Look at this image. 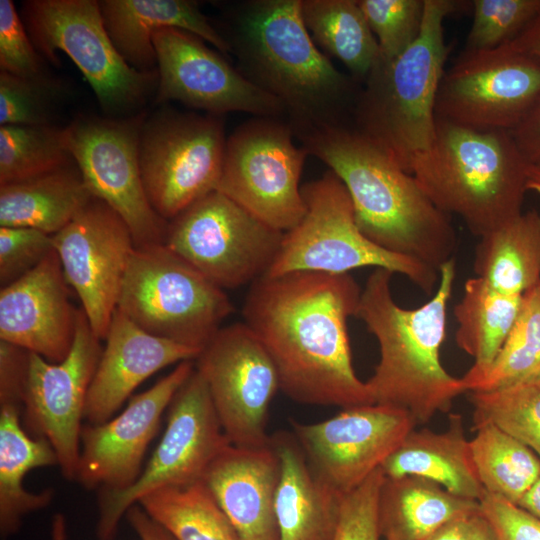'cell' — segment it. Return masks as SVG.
<instances>
[{"label": "cell", "instance_id": "cell-1", "mask_svg": "<svg viewBox=\"0 0 540 540\" xmlns=\"http://www.w3.org/2000/svg\"><path fill=\"white\" fill-rule=\"evenodd\" d=\"M361 292L349 273L298 271L251 284L244 322L272 358L280 391L293 401L342 409L374 404L354 370L347 329Z\"/></svg>", "mask_w": 540, "mask_h": 540}, {"label": "cell", "instance_id": "cell-2", "mask_svg": "<svg viewBox=\"0 0 540 540\" xmlns=\"http://www.w3.org/2000/svg\"><path fill=\"white\" fill-rule=\"evenodd\" d=\"M215 24L251 83L285 107L294 136L305 130L351 125L361 90L311 38L301 0L218 2Z\"/></svg>", "mask_w": 540, "mask_h": 540}, {"label": "cell", "instance_id": "cell-3", "mask_svg": "<svg viewBox=\"0 0 540 540\" xmlns=\"http://www.w3.org/2000/svg\"><path fill=\"white\" fill-rule=\"evenodd\" d=\"M295 136L343 182L356 224L371 242L437 271L453 259L458 239L450 215L353 125L314 128Z\"/></svg>", "mask_w": 540, "mask_h": 540}, {"label": "cell", "instance_id": "cell-4", "mask_svg": "<svg viewBox=\"0 0 540 540\" xmlns=\"http://www.w3.org/2000/svg\"><path fill=\"white\" fill-rule=\"evenodd\" d=\"M438 273L431 299L408 309L393 298L394 273L375 269L362 288L355 315L379 346V361L366 381L374 403L402 408L417 424L448 412L454 399L467 392L462 378L445 370L440 355L456 279L455 259L443 264Z\"/></svg>", "mask_w": 540, "mask_h": 540}, {"label": "cell", "instance_id": "cell-5", "mask_svg": "<svg viewBox=\"0 0 540 540\" xmlns=\"http://www.w3.org/2000/svg\"><path fill=\"white\" fill-rule=\"evenodd\" d=\"M529 167L510 131L437 119L433 142L410 174L440 210L480 237L522 213Z\"/></svg>", "mask_w": 540, "mask_h": 540}, {"label": "cell", "instance_id": "cell-6", "mask_svg": "<svg viewBox=\"0 0 540 540\" xmlns=\"http://www.w3.org/2000/svg\"><path fill=\"white\" fill-rule=\"evenodd\" d=\"M461 5L425 0L419 37L396 58L378 60L357 98L353 126L408 173L435 137L436 99L449 54L444 20Z\"/></svg>", "mask_w": 540, "mask_h": 540}, {"label": "cell", "instance_id": "cell-7", "mask_svg": "<svg viewBox=\"0 0 540 540\" xmlns=\"http://www.w3.org/2000/svg\"><path fill=\"white\" fill-rule=\"evenodd\" d=\"M301 192L306 212L295 227L284 232L267 276L298 271L347 274L373 267L403 275L424 293H433L438 271L366 238L356 224L350 195L334 172L328 170L304 184Z\"/></svg>", "mask_w": 540, "mask_h": 540}, {"label": "cell", "instance_id": "cell-8", "mask_svg": "<svg viewBox=\"0 0 540 540\" xmlns=\"http://www.w3.org/2000/svg\"><path fill=\"white\" fill-rule=\"evenodd\" d=\"M117 309L147 333L200 351L234 311L223 289L164 244L134 247Z\"/></svg>", "mask_w": 540, "mask_h": 540}, {"label": "cell", "instance_id": "cell-9", "mask_svg": "<svg viewBox=\"0 0 540 540\" xmlns=\"http://www.w3.org/2000/svg\"><path fill=\"white\" fill-rule=\"evenodd\" d=\"M22 21L38 53L59 64L65 53L82 72L101 108L125 114L140 107L157 88V69L140 71L119 54L95 0H28Z\"/></svg>", "mask_w": 540, "mask_h": 540}, {"label": "cell", "instance_id": "cell-10", "mask_svg": "<svg viewBox=\"0 0 540 540\" xmlns=\"http://www.w3.org/2000/svg\"><path fill=\"white\" fill-rule=\"evenodd\" d=\"M226 140L219 115L163 109L144 120L139 166L149 202L160 217L170 221L216 190Z\"/></svg>", "mask_w": 540, "mask_h": 540}, {"label": "cell", "instance_id": "cell-11", "mask_svg": "<svg viewBox=\"0 0 540 540\" xmlns=\"http://www.w3.org/2000/svg\"><path fill=\"white\" fill-rule=\"evenodd\" d=\"M283 234L215 190L168 221L163 244L224 290L266 275Z\"/></svg>", "mask_w": 540, "mask_h": 540}, {"label": "cell", "instance_id": "cell-12", "mask_svg": "<svg viewBox=\"0 0 540 540\" xmlns=\"http://www.w3.org/2000/svg\"><path fill=\"white\" fill-rule=\"evenodd\" d=\"M165 431L136 482L121 491H98V540H114L127 511L160 488L202 480L229 445L208 387L195 370L174 395Z\"/></svg>", "mask_w": 540, "mask_h": 540}, {"label": "cell", "instance_id": "cell-13", "mask_svg": "<svg viewBox=\"0 0 540 540\" xmlns=\"http://www.w3.org/2000/svg\"><path fill=\"white\" fill-rule=\"evenodd\" d=\"M284 119L254 117L226 140L216 191L270 227L286 232L306 212L299 184L307 150L293 142Z\"/></svg>", "mask_w": 540, "mask_h": 540}, {"label": "cell", "instance_id": "cell-14", "mask_svg": "<svg viewBox=\"0 0 540 540\" xmlns=\"http://www.w3.org/2000/svg\"><path fill=\"white\" fill-rule=\"evenodd\" d=\"M146 119L80 115L63 128L67 149L91 194L125 221L135 246L163 244L168 221L151 206L141 177L139 135Z\"/></svg>", "mask_w": 540, "mask_h": 540}, {"label": "cell", "instance_id": "cell-15", "mask_svg": "<svg viewBox=\"0 0 540 540\" xmlns=\"http://www.w3.org/2000/svg\"><path fill=\"white\" fill-rule=\"evenodd\" d=\"M231 445L263 447L271 402L280 391L276 366L245 322L221 327L194 359Z\"/></svg>", "mask_w": 540, "mask_h": 540}, {"label": "cell", "instance_id": "cell-16", "mask_svg": "<svg viewBox=\"0 0 540 540\" xmlns=\"http://www.w3.org/2000/svg\"><path fill=\"white\" fill-rule=\"evenodd\" d=\"M540 98V61L506 44L465 52L445 71L436 118L479 130L512 131Z\"/></svg>", "mask_w": 540, "mask_h": 540}, {"label": "cell", "instance_id": "cell-17", "mask_svg": "<svg viewBox=\"0 0 540 540\" xmlns=\"http://www.w3.org/2000/svg\"><path fill=\"white\" fill-rule=\"evenodd\" d=\"M100 339L82 309L67 357L51 363L30 352L22 403V423L33 437L50 442L66 480H74L80 456L88 390L102 354Z\"/></svg>", "mask_w": 540, "mask_h": 540}, {"label": "cell", "instance_id": "cell-18", "mask_svg": "<svg viewBox=\"0 0 540 540\" xmlns=\"http://www.w3.org/2000/svg\"><path fill=\"white\" fill-rule=\"evenodd\" d=\"M416 425L408 411L377 403L345 408L315 423H291L313 471L342 496L381 468Z\"/></svg>", "mask_w": 540, "mask_h": 540}, {"label": "cell", "instance_id": "cell-19", "mask_svg": "<svg viewBox=\"0 0 540 540\" xmlns=\"http://www.w3.org/2000/svg\"><path fill=\"white\" fill-rule=\"evenodd\" d=\"M152 42L158 74L156 103L177 101L219 116L245 112L287 119L281 102L251 83L200 37L162 28L153 34Z\"/></svg>", "mask_w": 540, "mask_h": 540}, {"label": "cell", "instance_id": "cell-20", "mask_svg": "<svg viewBox=\"0 0 540 540\" xmlns=\"http://www.w3.org/2000/svg\"><path fill=\"white\" fill-rule=\"evenodd\" d=\"M52 238L65 279L81 300L92 331L105 339L135 247L129 227L93 196Z\"/></svg>", "mask_w": 540, "mask_h": 540}, {"label": "cell", "instance_id": "cell-21", "mask_svg": "<svg viewBox=\"0 0 540 540\" xmlns=\"http://www.w3.org/2000/svg\"><path fill=\"white\" fill-rule=\"evenodd\" d=\"M193 370L194 360L180 362L148 390L133 396L119 415L101 424L83 425L74 480L97 491H121L133 485L164 411Z\"/></svg>", "mask_w": 540, "mask_h": 540}, {"label": "cell", "instance_id": "cell-22", "mask_svg": "<svg viewBox=\"0 0 540 540\" xmlns=\"http://www.w3.org/2000/svg\"><path fill=\"white\" fill-rule=\"evenodd\" d=\"M78 309L55 250L38 266L0 290V340L59 363L69 354Z\"/></svg>", "mask_w": 540, "mask_h": 540}, {"label": "cell", "instance_id": "cell-23", "mask_svg": "<svg viewBox=\"0 0 540 540\" xmlns=\"http://www.w3.org/2000/svg\"><path fill=\"white\" fill-rule=\"evenodd\" d=\"M105 340L84 409V420L92 425L111 419L132 392L154 373L194 360L200 353L147 333L117 308Z\"/></svg>", "mask_w": 540, "mask_h": 540}, {"label": "cell", "instance_id": "cell-24", "mask_svg": "<svg viewBox=\"0 0 540 540\" xmlns=\"http://www.w3.org/2000/svg\"><path fill=\"white\" fill-rule=\"evenodd\" d=\"M280 464L269 443L227 445L202 477L241 540H280L275 496Z\"/></svg>", "mask_w": 540, "mask_h": 540}, {"label": "cell", "instance_id": "cell-25", "mask_svg": "<svg viewBox=\"0 0 540 540\" xmlns=\"http://www.w3.org/2000/svg\"><path fill=\"white\" fill-rule=\"evenodd\" d=\"M106 31L123 59L140 71L156 70L153 34L162 28L190 32L223 55L230 47L216 25L192 0H101Z\"/></svg>", "mask_w": 540, "mask_h": 540}, {"label": "cell", "instance_id": "cell-26", "mask_svg": "<svg viewBox=\"0 0 540 540\" xmlns=\"http://www.w3.org/2000/svg\"><path fill=\"white\" fill-rule=\"evenodd\" d=\"M270 444L280 464L275 496L280 540H332L343 496L316 475L293 432H275Z\"/></svg>", "mask_w": 540, "mask_h": 540}, {"label": "cell", "instance_id": "cell-27", "mask_svg": "<svg viewBox=\"0 0 540 540\" xmlns=\"http://www.w3.org/2000/svg\"><path fill=\"white\" fill-rule=\"evenodd\" d=\"M448 422L443 432L412 430L381 470L387 478L422 477L455 496L479 502L485 490L473 463L463 417L450 414Z\"/></svg>", "mask_w": 540, "mask_h": 540}, {"label": "cell", "instance_id": "cell-28", "mask_svg": "<svg viewBox=\"0 0 540 540\" xmlns=\"http://www.w3.org/2000/svg\"><path fill=\"white\" fill-rule=\"evenodd\" d=\"M58 466L50 442L31 436L22 423V406L0 402V535L13 536L30 513L46 508L54 490L30 492L24 488L25 475L33 469Z\"/></svg>", "mask_w": 540, "mask_h": 540}, {"label": "cell", "instance_id": "cell-29", "mask_svg": "<svg viewBox=\"0 0 540 540\" xmlns=\"http://www.w3.org/2000/svg\"><path fill=\"white\" fill-rule=\"evenodd\" d=\"M480 511L478 501L455 496L417 476L387 478L378 499V525L384 540H425L448 522Z\"/></svg>", "mask_w": 540, "mask_h": 540}, {"label": "cell", "instance_id": "cell-30", "mask_svg": "<svg viewBox=\"0 0 540 540\" xmlns=\"http://www.w3.org/2000/svg\"><path fill=\"white\" fill-rule=\"evenodd\" d=\"M93 197L74 163L0 186V227H27L55 235Z\"/></svg>", "mask_w": 540, "mask_h": 540}, {"label": "cell", "instance_id": "cell-31", "mask_svg": "<svg viewBox=\"0 0 540 540\" xmlns=\"http://www.w3.org/2000/svg\"><path fill=\"white\" fill-rule=\"evenodd\" d=\"M479 238L473 264L477 277L517 296L540 283V213L522 212Z\"/></svg>", "mask_w": 540, "mask_h": 540}, {"label": "cell", "instance_id": "cell-32", "mask_svg": "<svg viewBox=\"0 0 540 540\" xmlns=\"http://www.w3.org/2000/svg\"><path fill=\"white\" fill-rule=\"evenodd\" d=\"M521 300L522 295L500 292L477 276L465 282L454 307L456 344L474 359L465 377L479 375L492 364L513 328Z\"/></svg>", "mask_w": 540, "mask_h": 540}, {"label": "cell", "instance_id": "cell-33", "mask_svg": "<svg viewBox=\"0 0 540 540\" xmlns=\"http://www.w3.org/2000/svg\"><path fill=\"white\" fill-rule=\"evenodd\" d=\"M301 14L314 43L365 82L379 47L358 0H301Z\"/></svg>", "mask_w": 540, "mask_h": 540}, {"label": "cell", "instance_id": "cell-34", "mask_svg": "<svg viewBox=\"0 0 540 540\" xmlns=\"http://www.w3.org/2000/svg\"><path fill=\"white\" fill-rule=\"evenodd\" d=\"M138 504L175 540H241L202 480L160 488Z\"/></svg>", "mask_w": 540, "mask_h": 540}, {"label": "cell", "instance_id": "cell-35", "mask_svg": "<svg viewBox=\"0 0 540 540\" xmlns=\"http://www.w3.org/2000/svg\"><path fill=\"white\" fill-rule=\"evenodd\" d=\"M475 429L470 449L481 485L485 492L517 505L540 474V457L494 425Z\"/></svg>", "mask_w": 540, "mask_h": 540}, {"label": "cell", "instance_id": "cell-36", "mask_svg": "<svg viewBox=\"0 0 540 540\" xmlns=\"http://www.w3.org/2000/svg\"><path fill=\"white\" fill-rule=\"evenodd\" d=\"M540 376V283L522 295L517 319L487 370L462 377L467 392L508 387Z\"/></svg>", "mask_w": 540, "mask_h": 540}, {"label": "cell", "instance_id": "cell-37", "mask_svg": "<svg viewBox=\"0 0 540 540\" xmlns=\"http://www.w3.org/2000/svg\"><path fill=\"white\" fill-rule=\"evenodd\" d=\"M74 163L63 128L0 126V186L35 178Z\"/></svg>", "mask_w": 540, "mask_h": 540}, {"label": "cell", "instance_id": "cell-38", "mask_svg": "<svg viewBox=\"0 0 540 540\" xmlns=\"http://www.w3.org/2000/svg\"><path fill=\"white\" fill-rule=\"evenodd\" d=\"M469 393L474 428L494 425L540 457V376L497 390Z\"/></svg>", "mask_w": 540, "mask_h": 540}, {"label": "cell", "instance_id": "cell-39", "mask_svg": "<svg viewBox=\"0 0 540 540\" xmlns=\"http://www.w3.org/2000/svg\"><path fill=\"white\" fill-rule=\"evenodd\" d=\"M465 52L498 49L512 42L540 11V0H474Z\"/></svg>", "mask_w": 540, "mask_h": 540}, {"label": "cell", "instance_id": "cell-40", "mask_svg": "<svg viewBox=\"0 0 540 540\" xmlns=\"http://www.w3.org/2000/svg\"><path fill=\"white\" fill-rule=\"evenodd\" d=\"M377 40L380 61H390L419 37L425 0H358Z\"/></svg>", "mask_w": 540, "mask_h": 540}, {"label": "cell", "instance_id": "cell-41", "mask_svg": "<svg viewBox=\"0 0 540 540\" xmlns=\"http://www.w3.org/2000/svg\"><path fill=\"white\" fill-rule=\"evenodd\" d=\"M58 92L49 76L28 79L0 71V126L51 124Z\"/></svg>", "mask_w": 540, "mask_h": 540}, {"label": "cell", "instance_id": "cell-42", "mask_svg": "<svg viewBox=\"0 0 540 540\" xmlns=\"http://www.w3.org/2000/svg\"><path fill=\"white\" fill-rule=\"evenodd\" d=\"M43 62L14 2L0 0V71L39 79L48 76Z\"/></svg>", "mask_w": 540, "mask_h": 540}, {"label": "cell", "instance_id": "cell-43", "mask_svg": "<svg viewBox=\"0 0 540 540\" xmlns=\"http://www.w3.org/2000/svg\"><path fill=\"white\" fill-rule=\"evenodd\" d=\"M385 475L381 468L343 496L332 540H380L378 499Z\"/></svg>", "mask_w": 540, "mask_h": 540}, {"label": "cell", "instance_id": "cell-44", "mask_svg": "<svg viewBox=\"0 0 540 540\" xmlns=\"http://www.w3.org/2000/svg\"><path fill=\"white\" fill-rule=\"evenodd\" d=\"M54 250L52 235L27 227H0V285L18 280Z\"/></svg>", "mask_w": 540, "mask_h": 540}, {"label": "cell", "instance_id": "cell-45", "mask_svg": "<svg viewBox=\"0 0 540 540\" xmlns=\"http://www.w3.org/2000/svg\"><path fill=\"white\" fill-rule=\"evenodd\" d=\"M479 504L497 540H540V519L518 505L487 492Z\"/></svg>", "mask_w": 540, "mask_h": 540}, {"label": "cell", "instance_id": "cell-46", "mask_svg": "<svg viewBox=\"0 0 540 540\" xmlns=\"http://www.w3.org/2000/svg\"><path fill=\"white\" fill-rule=\"evenodd\" d=\"M30 352L0 340V402L22 406Z\"/></svg>", "mask_w": 540, "mask_h": 540}, {"label": "cell", "instance_id": "cell-47", "mask_svg": "<svg viewBox=\"0 0 540 540\" xmlns=\"http://www.w3.org/2000/svg\"><path fill=\"white\" fill-rule=\"evenodd\" d=\"M511 134L527 162L540 166V98Z\"/></svg>", "mask_w": 540, "mask_h": 540}, {"label": "cell", "instance_id": "cell-48", "mask_svg": "<svg viewBox=\"0 0 540 540\" xmlns=\"http://www.w3.org/2000/svg\"><path fill=\"white\" fill-rule=\"evenodd\" d=\"M126 518L139 540H175L161 525L153 520L139 504L133 505Z\"/></svg>", "mask_w": 540, "mask_h": 540}, {"label": "cell", "instance_id": "cell-49", "mask_svg": "<svg viewBox=\"0 0 540 540\" xmlns=\"http://www.w3.org/2000/svg\"><path fill=\"white\" fill-rule=\"evenodd\" d=\"M478 513L470 516H462L448 522L425 540H471L474 518Z\"/></svg>", "mask_w": 540, "mask_h": 540}, {"label": "cell", "instance_id": "cell-50", "mask_svg": "<svg viewBox=\"0 0 540 540\" xmlns=\"http://www.w3.org/2000/svg\"><path fill=\"white\" fill-rule=\"evenodd\" d=\"M508 44L540 61V11L527 27Z\"/></svg>", "mask_w": 540, "mask_h": 540}, {"label": "cell", "instance_id": "cell-51", "mask_svg": "<svg viewBox=\"0 0 540 540\" xmlns=\"http://www.w3.org/2000/svg\"><path fill=\"white\" fill-rule=\"evenodd\" d=\"M517 505L540 519V474Z\"/></svg>", "mask_w": 540, "mask_h": 540}, {"label": "cell", "instance_id": "cell-52", "mask_svg": "<svg viewBox=\"0 0 540 540\" xmlns=\"http://www.w3.org/2000/svg\"><path fill=\"white\" fill-rule=\"evenodd\" d=\"M471 540H497L489 523L480 512L474 518V528Z\"/></svg>", "mask_w": 540, "mask_h": 540}, {"label": "cell", "instance_id": "cell-53", "mask_svg": "<svg viewBox=\"0 0 540 540\" xmlns=\"http://www.w3.org/2000/svg\"><path fill=\"white\" fill-rule=\"evenodd\" d=\"M49 540H67V523L62 513L52 517Z\"/></svg>", "mask_w": 540, "mask_h": 540}, {"label": "cell", "instance_id": "cell-54", "mask_svg": "<svg viewBox=\"0 0 540 540\" xmlns=\"http://www.w3.org/2000/svg\"><path fill=\"white\" fill-rule=\"evenodd\" d=\"M528 191L536 192L540 195V166L530 165L527 179Z\"/></svg>", "mask_w": 540, "mask_h": 540}]
</instances>
